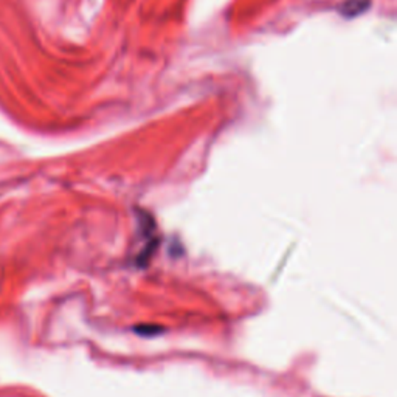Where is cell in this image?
Segmentation results:
<instances>
[{"instance_id": "1", "label": "cell", "mask_w": 397, "mask_h": 397, "mask_svg": "<svg viewBox=\"0 0 397 397\" xmlns=\"http://www.w3.org/2000/svg\"><path fill=\"white\" fill-rule=\"evenodd\" d=\"M367 6H368L367 0H348V2L343 5V8H341V13L346 14V16L359 14Z\"/></svg>"}]
</instances>
